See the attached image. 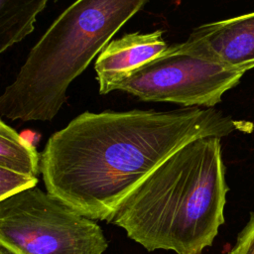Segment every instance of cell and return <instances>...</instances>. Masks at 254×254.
Wrapping results in <instances>:
<instances>
[{
	"instance_id": "obj_1",
	"label": "cell",
	"mask_w": 254,
	"mask_h": 254,
	"mask_svg": "<svg viewBox=\"0 0 254 254\" xmlns=\"http://www.w3.org/2000/svg\"><path fill=\"white\" fill-rule=\"evenodd\" d=\"M251 128L214 108L86 111L49 138L41 173L49 193L90 219L109 222L122 200L185 145Z\"/></svg>"
},
{
	"instance_id": "obj_2",
	"label": "cell",
	"mask_w": 254,
	"mask_h": 254,
	"mask_svg": "<svg viewBox=\"0 0 254 254\" xmlns=\"http://www.w3.org/2000/svg\"><path fill=\"white\" fill-rule=\"evenodd\" d=\"M228 187L220 138L185 145L140 183L109 223L148 251L202 254L224 223Z\"/></svg>"
},
{
	"instance_id": "obj_3",
	"label": "cell",
	"mask_w": 254,
	"mask_h": 254,
	"mask_svg": "<svg viewBox=\"0 0 254 254\" xmlns=\"http://www.w3.org/2000/svg\"><path fill=\"white\" fill-rule=\"evenodd\" d=\"M149 0H76L30 51L15 80L0 96L10 120L51 121L68 85Z\"/></svg>"
},
{
	"instance_id": "obj_4",
	"label": "cell",
	"mask_w": 254,
	"mask_h": 254,
	"mask_svg": "<svg viewBox=\"0 0 254 254\" xmlns=\"http://www.w3.org/2000/svg\"><path fill=\"white\" fill-rule=\"evenodd\" d=\"M0 245L16 254H103L101 227L36 187L0 200Z\"/></svg>"
},
{
	"instance_id": "obj_5",
	"label": "cell",
	"mask_w": 254,
	"mask_h": 254,
	"mask_svg": "<svg viewBox=\"0 0 254 254\" xmlns=\"http://www.w3.org/2000/svg\"><path fill=\"white\" fill-rule=\"evenodd\" d=\"M243 74L208 60L187 40L128 72L112 91L122 90L142 101L213 108Z\"/></svg>"
},
{
	"instance_id": "obj_6",
	"label": "cell",
	"mask_w": 254,
	"mask_h": 254,
	"mask_svg": "<svg viewBox=\"0 0 254 254\" xmlns=\"http://www.w3.org/2000/svg\"><path fill=\"white\" fill-rule=\"evenodd\" d=\"M187 40L227 69L245 73L254 68V12L200 25Z\"/></svg>"
},
{
	"instance_id": "obj_7",
	"label": "cell",
	"mask_w": 254,
	"mask_h": 254,
	"mask_svg": "<svg viewBox=\"0 0 254 254\" xmlns=\"http://www.w3.org/2000/svg\"><path fill=\"white\" fill-rule=\"evenodd\" d=\"M163 34V30L135 32L110 41L94 64L99 93H109L128 72L163 53L169 47Z\"/></svg>"
},
{
	"instance_id": "obj_8",
	"label": "cell",
	"mask_w": 254,
	"mask_h": 254,
	"mask_svg": "<svg viewBox=\"0 0 254 254\" xmlns=\"http://www.w3.org/2000/svg\"><path fill=\"white\" fill-rule=\"evenodd\" d=\"M50 0H0V53L20 43L35 28Z\"/></svg>"
},
{
	"instance_id": "obj_9",
	"label": "cell",
	"mask_w": 254,
	"mask_h": 254,
	"mask_svg": "<svg viewBox=\"0 0 254 254\" xmlns=\"http://www.w3.org/2000/svg\"><path fill=\"white\" fill-rule=\"evenodd\" d=\"M0 167L37 177L41 155L34 145L3 120L0 121Z\"/></svg>"
},
{
	"instance_id": "obj_10",
	"label": "cell",
	"mask_w": 254,
	"mask_h": 254,
	"mask_svg": "<svg viewBox=\"0 0 254 254\" xmlns=\"http://www.w3.org/2000/svg\"><path fill=\"white\" fill-rule=\"evenodd\" d=\"M38 178L0 167V200L36 187Z\"/></svg>"
},
{
	"instance_id": "obj_11",
	"label": "cell",
	"mask_w": 254,
	"mask_h": 254,
	"mask_svg": "<svg viewBox=\"0 0 254 254\" xmlns=\"http://www.w3.org/2000/svg\"><path fill=\"white\" fill-rule=\"evenodd\" d=\"M228 254H254V212L237 236L236 243Z\"/></svg>"
},
{
	"instance_id": "obj_12",
	"label": "cell",
	"mask_w": 254,
	"mask_h": 254,
	"mask_svg": "<svg viewBox=\"0 0 254 254\" xmlns=\"http://www.w3.org/2000/svg\"><path fill=\"white\" fill-rule=\"evenodd\" d=\"M0 254H16V253L13 252L12 250H10L9 248H7L3 245H0Z\"/></svg>"
}]
</instances>
